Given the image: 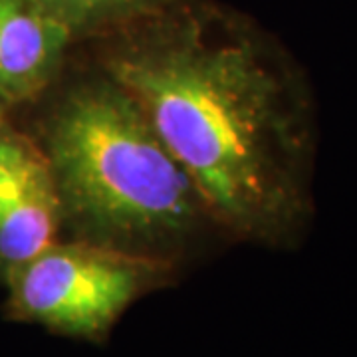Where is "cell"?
Segmentation results:
<instances>
[{
  "label": "cell",
  "mask_w": 357,
  "mask_h": 357,
  "mask_svg": "<svg viewBox=\"0 0 357 357\" xmlns=\"http://www.w3.org/2000/svg\"><path fill=\"white\" fill-rule=\"evenodd\" d=\"M79 48L143 105L225 241L302 243L314 217L316 105L274 34L215 0H177Z\"/></svg>",
  "instance_id": "obj_1"
},
{
  "label": "cell",
  "mask_w": 357,
  "mask_h": 357,
  "mask_svg": "<svg viewBox=\"0 0 357 357\" xmlns=\"http://www.w3.org/2000/svg\"><path fill=\"white\" fill-rule=\"evenodd\" d=\"M60 241V208L46 157L14 117L0 115V282Z\"/></svg>",
  "instance_id": "obj_4"
},
{
  "label": "cell",
  "mask_w": 357,
  "mask_h": 357,
  "mask_svg": "<svg viewBox=\"0 0 357 357\" xmlns=\"http://www.w3.org/2000/svg\"><path fill=\"white\" fill-rule=\"evenodd\" d=\"M72 32L77 46L145 20L177 0H40Z\"/></svg>",
  "instance_id": "obj_6"
},
{
  "label": "cell",
  "mask_w": 357,
  "mask_h": 357,
  "mask_svg": "<svg viewBox=\"0 0 357 357\" xmlns=\"http://www.w3.org/2000/svg\"><path fill=\"white\" fill-rule=\"evenodd\" d=\"M77 42L40 0H0V115L14 117L62 74Z\"/></svg>",
  "instance_id": "obj_5"
},
{
  "label": "cell",
  "mask_w": 357,
  "mask_h": 357,
  "mask_svg": "<svg viewBox=\"0 0 357 357\" xmlns=\"http://www.w3.org/2000/svg\"><path fill=\"white\" fill-rule=\"evenodd\" d=\"M178 272L151 258L56 241L4 278V316L54 335L103 345L129 307L173 286Z\"/></svg>",
  "instance_id": "obj_3"
},
{
  "label": "cell",
  "mask_w": 357,
  "mask_h": 357,
  "mask_svg": "<svg viewBox=\"0 0 357 357\" xmlns=\"http://www.w3.org/2000/svg\"><path fill=\"white\" fill-rule=\"evenodd\" d=\"M24 112L50 167L60 241L181 270L225 241L203 195L135 96L77 46Z\"/></svg>",
  "instance_id": "obj_2"
}]
</instances>
